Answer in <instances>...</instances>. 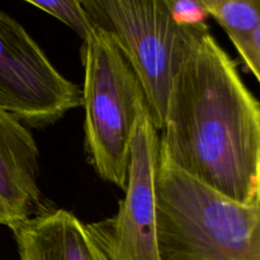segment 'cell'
<instances>
[{
    "instance_id": "6da1fadb",
    "label": "cell",
    "mask_w": 260,
    "mask_h": 260,
    "mask_svg": "<svg viewBox=\"0 0 260 260\" xmlns=\"http://www.w3.org/2000/svg\"><path fill=\"white\" fill-rule=\"evenodd\" d=\"M160 159L226 200L260 203V102L211 32L172 81Z\"/></svg>"
},
{
    "instance_id": "7a4b0ae2",
    "label": "cell",
    "mask_w": 260,
    "mask_h": 260,
    "mask_svg": "<svg viewBox=\"0 0 260 260\" xmlns=\"http://www.w3.org/2000/svg\"><path fill=\"white\" fill-rule=\"evenodd\" d=\"M91 27L103 30L141 80L152 123L161 131L170 85L210 33L196 0H81Z\"/></svg>"
},
{
    "instance_id": "3957f363",
    "label": "cell",
    "mask_w": 260,
    "mask_h": 260,
    "mask_svg": "<svg viewBox=\"0 0 260 260\" xmlns=\"http://www.w3.org/2000/svg\"><path fill=\"white\" fill-rule=\"evenodd\" d=\"M84 146L99 177L126 189L137 119L147 107L135 69L116 43L98 28L84 38Z\"/></svg>"
},
{
    "instance_id": "277c9868",
    "label": "cell",
    "mask_w": 260,
    "mask_h": 260,
    "mask_svg": "<svg viewBox=\"0 0 260 260\" xmlns=\"http://www.w3.org/2000/svg\"><path fill=\"white\" fill-rule=\"evenodd\" d=\"M81 106V86L66 79L24 27L0 10V109L42 128Z\"/></svg>"
},
{
    "instance_id": "5b68a950",
    "label": "cell",
    "mask_w": 260,
    "mask_h": 260,
    "mask_svg": "<svg viewBox=\"0 0 260 260\" xmlns=\"http://www.w3.org/2000/svg\"><path fill=\"white\" fill-rule=\"evenodd\" d=\"M129 151L126 194L118 211L112 217L86 226L111 260H161L156 205L160 136L149 108L137 119Z\"/></svg>"
},
{
    "instance_id": "8992f818",
    "label": "cell",
    "mask_w": 260,
    "mask_h": 260,
    "mask_svg": "<svg viewBox=\"0 0 260 260\" xmlns=\"http://www.w3.org/2000/svg\"><path fill=\"white\" fill-rule=\"evenodd\" d=\"M40 151L23 122L0 109V226L15 229L47 212L38 185Z\"/></svg>"
},
{
    "instance_id": "52a82bcc",
    "label": "cell",
    "mask_w": 260,
    "mask_h": 260,
    "mask_svg": "<svg viewBox=\"0 0 260 260\" xmlns=\"http://www.w3.org/2000/svg\"><path fill=\"white\" fill-rule=\"evenodd\" d=\"M12 233L20 260H111L86 223L62 208L35 216Z\"/></svg>"
},
{
    "instance_id": "ba28073f",
    "label": "cell",
    "mask_w": 260,
    "mask_h": 260,
    "mask_svg": "<svg viewBox=\"0 0 260 260\" xmlns=\"http://www.w3.org/2000/svg\"><path fill=\"white\" fill-rule=\"evenodd\" d=\"M212 17L234 45L248 38L260 24V0H229Z\"/></svg>"
},
{
    "instance_id": "9c48e42d",
    "label": "cell",
    "mask_w": 260,
    "mask_h": 260,
    "mask_svg": "<svg viewBox=\"0 0 260 260\" xmlns=\"http://www.w3.org/2000/svg\"><path fill=\"white\" fill-rule=\"evenodd\" d=\"M43 12L61 20L74 30L79 37L84 38L91 30V24L85 14L81 0H24Z\"/></svg>"
},
{
    "instance_id": "30bf717a",
    "label": "cell",
    "mask_w": 260,
    "mask_h": 260,
    "mask_svg": "<svg viewBox=\"0 0 260 260\" xmlns=\"http://www.w3.org/2000/svg\"><path fill=\"white\" fill-rule=\"evenodd\" d=\"M234 46L244 65L253 74L260 85V24L248 38L234 43Z\"/></svg>"
},
{
    "instance_id": "8fae6325",
    "label": "cell",
    "mask_w": 260,
    "mask_h": 260,
    "mask_svg": "<svg viewBox=\"0 0 260 260\" xmlns=\"http://www.w3.org/2000/svg\"><path fill=\"white\" fill-rule=\"evenodd\" d=\"M196 2L202 7V9L205 10L208 15L212 17V15L217 12L218 8H220L221 5L225 4L226 2H229V0H196Z\"/></svg>"
}]
</instances>
